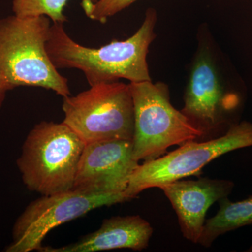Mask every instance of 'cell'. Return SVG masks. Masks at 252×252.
Instances as JSON below:
<instances>
[{
    "mask_svg": "<svg viewBox=\"0 0 252 252\" xmlns=\"http://www.w3.org/2000/svg\"><path fill=\"white\" fill-rule=\"evenodd\" d=\"M98 0H82L81 3H95ZM68 0H13L12 10L20 18L46 16L52 23L67 22L64 14Z\"/></svg>",
    "mask_w": 252,
    "mask_h": 252,
    "instance_id": "13",
    "label": "cell"
},
{
    "mask_svg": "<svg viewBox=\"0 0 252 252\" xmlns=\"http://www.w3.org/2000/svg\"><path fill=\"white\" fill-rule=\"evenodd\" d=\"M238 103L225 96L210 53L202 50L191 68L181 112L205 137L226 124L228 112Z\"/></svg>",
    "mask_w": 252,
    "mask_h": 252,
    "instance_id": "9",
    "label": "cell"
},
{
    "mask_svg": "<svg viewBox=\"0 0 252 252\" xmlns=\"http://www.w3.org/2000/svg\"><path fill=\"white\" fill-rule=\"evenodd\" d=\"M232 181L200 178L169 182L161 189L177 214L181 231L189 241L198 244L209 208L233 191Z\"/></svg>",
    "mask_w": 252,
    "mask_h": 252,
    "instance_id": "10",
    "label": "cell"
},
{
    "mask_svg": "<svg viewBox=\"0 0 252 252\" xmlns=\"http://www.w3.org/2000/svg\"><path fill=\"white\" fill-rule=\"evenodd\" d=\"M13 88L6 80L3 74L0 72V109L4 104L6 94L9 91L13 90Z\"/></svg>",
    "mask_w": 252,
    "mask_h": 252,
    "instance_id": "15",
    "label": "cell"
},
{
    "mask_svg": "<svg viewBox=\"0 0 252 252\" xmlns=\"http://www.w3.org/2000/svg\"><path fill=\"white\" fill-rule=\"evenodd\" d=\"M139 165L134 158L132 140L86 144L72 189L94 193H125Z\"/></svg>",
    "mask_w": 252,
    "mask_h": 252,
    "instance_id": "8",
    "label": "cell"
},
{
    "mask_svg": "<svg viewBox=\"0 0 252 252\" xmlns=\"http://www.w3.org/2000/svg\"><path fill=\"white\" fill-rule=\"evenodd\" d=\"M134 107L133 157L154 160L169 147L198 140L203 132L170 102L168 86L152 81L130 82Z\"/></svg>",
    "mask_w": 252,
    "mask_h": 252,
    "instance_id": "4",
    "label": "cell"
},
{
    "mask_svg": "<svg viewBox=\"0 0 252 252\" xmlns=\"http://www.w3.org/2000/svg\"><path fill=\"white\" fill-rule=\"evenodd\" d=\"M220 210L215 217L205 220L198 244L210 248L220 235L252 225V196L241 201H230L228 197L219 201Z\"/></svg>",
    "mask_w": 252,
    "mask_h": 252,
    "instance_id": "12",
    "label": "cell"
},
{
    "mask_svg": "<svg viewBox=\"0 0 252 252\" xmlns=\"http://www.w3.org/2000/svg\"><path fill=\"white\" fill-rule=\"evenodd\" d=\"M86 144L63 122L36 124L16 162L26 188L41 195L72 190Z\"/></svg>",
    "mask_w": 252,
    "mask_h": 252,
    "instance_id": "3",
    "label": "cell"
},
{
    "mask_svg": "<svg viewBox=\"0 0 252 252\" xmlns=\"http://www.w3.org/2000/svg\"><path fill=\"white\" fill-rule=\"evenodd\" d=\"M153 228L139 215L106 219L98 229L77 242L59 248L43 246L41 252H96L119 249L142 251L148 247Z\"/></svg>",
    "mask_w": 252,
    "mask_h": 252,
    "instance_id": "11",
    "label": "cell"
},
{
    "mask_svg": "<svg viewBox=\"0 0 252 252\" xmlns=\"http://www.w3.org/2000/svg\"><path fill=\"white\" fill-rule=\"evenodd\" d=\"M0 19H1V18H0Z\"/></svg>",
    "mask_w": 252,
    "mask_h": 252,
    "instance_id": "16",
    "label": "cell"
},
{
    "mask_svg": "<svg viewBox=\"0 0 252 252\" xmlns=\"http://www.w3.org/2000/svg\"><path fill=\"white\" fill-rule=\"evenodd\" d=\"M252 146V123H235L225 133L206 142L190 141L162 157L139 165L125 193L131 198L150 188L196 175L209 162L228 152Z\"/></svg>",
    "mask_w": 252,
    "mask_h": 252,
    "instance_id": "6",
    "label": "cell"
},
{
    "mask_svg": "<svg viewBox=\"0 0 252 252\" xmlns=\"http://www.w3.org/2000/svg\"><path fill=\"white\" fill-rule=\"evenodd\" d=\"M63 123L86 144L132 140L134 107L130 84L101 83L63 97Z\"/></svg>",
    "mask_w": 252,
    "mask_h": 252,
    "instance_id": "5",
    "label": "cell"
},
{
    "mask_svg": "<svg viewBox=\"0 0 252 252\" xmlns=\"http://www.w3.org/2000/svg\"><path fill=\"white\" fill-rule=\"evenodd\" d=\"M157 13L147 10L142 26L126 40L111 41L99 48L81 45L64 30V23H52L46 51L55 67L84 73L89 85L124 79L130 82L152 81L147 54L156 38Z\"/></svg>",
    "mask_w": 252,
    "mask_h": 252,
    "instance_id": "1",
    "label": "cell"
},
{
    "mask_svg": "<svg viewBox=\"0 0 252 252\" xmlns=\"http://www.w3.org/2000/svg\"><path fill=\"white\" fill-rule=\"evenodd\" d=\"M51 20L46 16L0 19V72L13 89L39 87L63 97L70 95L67 78L55 67L46 51Z\"/></svg>",
    "mask_w": 252,
    "mask_h": 252,
    "instance_id": "2",
    "label": "cell"
},
{
    "mask_svg": "<svg viewBox=\"0 0 252 252\" xmlns=\"http://www.w3.org/2000/svg\"><path fill=\"white\" fill-rule=\"evenodd\" d=\"M132 200L126 193H94L72 190L41 195L32 201L15 222L6 252H39L48 233L63 223L99 207Z\"/></svg>",
    "mask_w": 252,
    "mask_h": 252,
    "instance_id": "7",
    "label": "cell"
},
{
    "mask_svg": "<svg viewBox=\"0 0 252 252\" xmlns=\"http://www.w3.org/2000/svg\"><path fill=\"white\" fill-rule=\"evenodd\" d=\"M137 0H98L95 3H81L87 17L99 23L107 22L109 18L130 6Z\"/></svg>",
    "mask_w": 252,
    "mask_h": 252,
    "instance_id": "14",
    "label": "cell"
}]
</instances>
